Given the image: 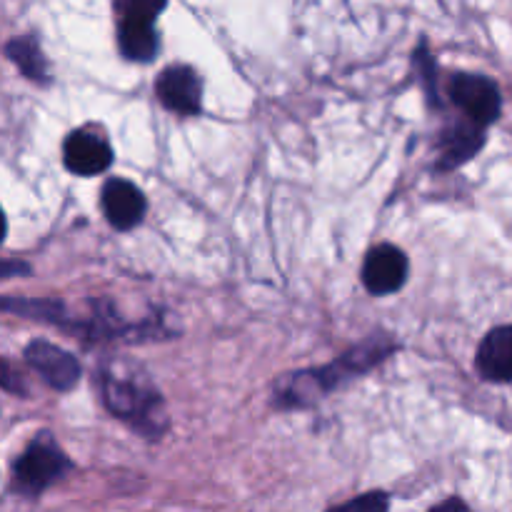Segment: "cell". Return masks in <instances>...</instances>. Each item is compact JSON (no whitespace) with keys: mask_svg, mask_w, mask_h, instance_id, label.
I'll return each instance as SVG.
<instances>
[{"mask_svg":"<svg viewBox=\"0 0 512 512\" xmlns=\"http://www.w3.org/2000/svg\"><path fill=\"white\" fill-rule=\"evenodd\" d=\"M65 168L75 175H100L113 163V150L108 140L100 138L93 130H75L63 143Z\"/></svg>","mask_w":512,"mask_h":512,"instance_id":"10","label":"cell"},{"mask_svg":"<svg viewBox=\"0 0 512 512\" xmlns=\"http://www.w3.org/2000/svg\"><path fill=\"white\" fill-rule=\"evenodd\" d=\"M430 512H473V510H470L460 498H450V500H445V503L435 505Z\"/></svg>","mask_w":512,"mask_h":512,"instance_id":"16","label":"cell"},{"mask_svg":"<svg viewBox=\"0 0 512 512\" xmlns=\"http://www.w3.org/2000/svg\"><path fill=\"white\" fill-rule=\"evenodd\" d=\"M408 258L395 245H378L363 263V283L370 295H393L408 280Z\"/></svg>","mask_w":512,"mask_h":512,"instance_id":"8","label":"cell"},{"mask_svg":"<svg viewBox=\"0 0 512 512\" xmlns=\"http://www.w3.org/2000/svg\"><path fill=\"white\" fill-rule=\"evenodd\" d=\"M5 55L18 65L20 73L25 78H30L38 85L50 83V68L48 60H45L43 50H40L38 40L33 35H23V38H13L8 45H5Z\"/></svg>","mask_w":512,"mask_h":512,"instance_id":"13","label":"cell"},{"mask_svg":"<svg viewBox=\"0 0 512 512\" xmlns=\"http://www.w3.org/2000/svg\"><path fill=\"white\" fill-rule=\"evenodd\" d=\"M165 10V3L133 0L118 3V48L133 63H150L158 55V30L155 18Z\"/></svg>","mask_w":512,"mask_h":512,"instance_id":"4","label":"cell"},{"mask_svg":"<svg viewBox=\"0 0 512 512\" xmlns=\"http://www.w3.org/2000/svg\"><path fill=\"white\" fill-rule=\"evenodd\" d=\"M100 205L108 218V223L115 230H130L145 218V195L140 188H135L130 180L125 178H110L105 180L103 193H100Z\"/></svg>","mask_w":512,"mask_h":512,"instance_id":"9","label":"cell"},{"mask_svg":"<svg viewBox=\"0 0 512 512\" xmlns=\"http://www.w3.org/2000/svg\"><path fill=\"white\" fill-rule=\"evenodd\" d=\"M100 390H103V403L115 418L125 420V423L135 425V430L145 435H158L160 420L158 410L163 405V398L143 383L140 378L125 375L118 368H103L98 373Z\"/></svg>","mask_w":512,"mask_h":512,"instance_id":"2","label":"cell"},{"mask_svg":"<svg viewBox=\"0 0 512 512\" xmlns=\"http://www.w3.org/2000/svg\"><path fill=\"white\" fill-rule=\"evenodd\" d=\"M415 65L420 68V75L425 78V88H428V95H430V103L438 105V95H435V63L433 58H430L428 53V45L420 43L418 50H415Z\"/></svg>","mask_w":512,"mask_h":512,"instance_id":"15","label":"cell"},{"mask_svg":"<svg viewBox=\"0 0 512 512\" xmlns=\"http://www.w3.org/2000/svg\"><path fill=\"white\" fill-rule=\"evenodd\" d=\"M25 360L30 368L45 380L53 390L68 393L78 385L80 380V363L73 353L58 348V345L48 343V340H33L25 348Z\"/></svg>","mask_w":512,"mask_h":512,"instance_id":"7","label":"cell"},{"mask_svg":"<svg viewBox=\"0 0 512 512\" xmlns=\"http://www.w3.org/2000/svg\"><path fill=\"white\" fill-rule=\"evenodd\" d=\"M390 498L388 493H380V490H373V493H365L353 498L350 503L338 505V508L328 512H388Z\"/></svg>","mask_w":512,"mask_h":512,"instance_id":"14","label":"cell"},{"mask_svg":"<svg viewBox=\"0 0 512 512\" xmlns=\"http://www.w3.org/2000/svg\"><path fill=\"white\" fill-rule=\"evenodd\" d=\"M155 95L170 113L198 115L203 110V83L190 65H168L160 70Z\"/></svg>","mask_w":512,"mask_h":512,"instance_id":"6","label":"cell"},{"mask_svg":"<svg viewBox=\"0 0 512 512\" xmlns=\"http://www.w3.org/2000/svg\"><path fill=\"white\" fill-rule=\"evenodd\" d=\"M13 270H18V273H28V268H25V265H10V260H5L3 275H10V273H13Z\"/></svg>","mask_w":512,"mask_h":512,"instance_id":"17","label":"cell"},{"mask_svg":"<svg viewBox=\"0 0 512 512\" xmlns=\"http://www.w3.org/2000/svg\"><path fill=\"white\" fill-rule=\"evenodd\" d=\"M450 100L463 110L470 123L488 128L498 120L503 110V98H500L498 85L485 75L460 73L450 83Z\"/></svg>","mask_w":512,"mask_h":512,"instance_id":"5","label":"cell"},{"mask_svg":"<svg viewBox=\"0 0 512 512\" xmlns=\"http://www.w3.org/2000/svg\"><path fill=\"white\" fill-rule=\"evenodd\" d=\"M393 350V343L370 340V343L353 348L348 355L338 358V363L328 365V368L303 370V373L288 375V378L278 380V385H275V405L278 408H305V405L315 403V398H320L323 393L338 388L343 378L365 373V370L373 368L375 363H380Z\"/></svg>","mask_w":512,"mask_h":512,"instance_id":"1","label":"cell"},{"mask_svg":"<svg viewBox=\"0 0 512 512\" xmlns=\"http://www.w3.org/2000/svg\"><path fill=\"white\" fill-rule=\"evenodd\" d=\"M485 145V128L470 123L468 118L453 123L440 135V170H453L458 165L468 163L475 153Z\"/></svg>","mask_w":512,"mask_h":512,"instance_id":"12","label":"cell"},{"mask_svg":"<svg viewBox=\"0 0 512 512\" xmlns=\"http://www.w3.org/2000/svg\"><path fill=\"white\" fill-rule=\"evenodd\" d=\"M478 373L490 383H512V325L490 330L478 348Z\"/></svg>","mask_w":512,"mask_h":512,"instance_id":"11","label":"cell"},{"mask_svg":"<svg viewBox=\"0 0 512 512\" xmlns=\"http://www.w3.org/2000/svg\"><path fill=\"white\" fill-rule=\"evenodd\" d=\"M70 468H73V463L55 445L53 435L40 433L13 463V485L18 493L35 498V495L45 493L53 483L63 480Z\"/></svg>","mask_w":512,"mask_h":512,"instance_id":"3","label":"cell"}]
</instances>
